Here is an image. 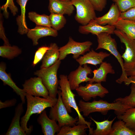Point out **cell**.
Listing matches in <instances>:
<instances>
[{
	"label": "cell",
	"mask_w": 135,
	"mask_h": 135,
	"mask_svg": "<svg viewBox=\"0 0 135 135\" xmlns=\"http://www.w3.org/2000/svg\"><path fill=\"white\" fill-rule=\"evenodd\" d=\"M26 98L27 101V109L25 114L21 119V126L27 135L30 134L32 130V126L28 128L27 123L30 117L33 114H40L48 107L51 108L56 103L58 98L49 96L47 98H42L40 97L33 96L26 93Z\"/></svg>",
	"instance_id": "6da1fadb"
},
{
	"label": "cell",
	"mask_w": 135,
	"mask_h": 135,
	"mask_svg": "<svg viewBox=\"0 0 135 135\" xmlns=\"http://www.w3.org/2000/svg\"><path fill=\"white\" fill-rule=\"evenodd\" d=\"M79 110L85 116H88L90 113L95 112L106 114L109 110H113L117 115L122 114L126 110L129 108L127 106L119 102L110 103L102 100H94L92 102H85L82 100H79Z\"/></svg>",
	"instance_id": "7a4b0ae2"
},
{
	"label": "cell",
	"mask_w": 135,
	"mask_h": 135,
	"mask_svg": "<svg viewBox=\"0 0 135 135\" xmlns=\"http://www.w3.org/2000/svg\"><path fill=\"white\" fill-rule=\"evenodd\" d=\"M59 84L61 91V98L68 112H72V108H74L78 114V120L77 124H86L89 129V135H92L93 130L91 127V123L86 121L79 111L75 96L76 95L72 92L67 76L61 74L60 76Z\"/></svg>",
	"instance_id": "3957f363"
},
{
	"label": "cell",
	"mask_w": 135,
	"mask_h": 135,
	"mask_svg": "<svg viewBox=\"0 0 135 135\" xmlns=\"http://www.w3.org/2000/svg\"><path fill=\"white\" fill-rule=\"evenodd\" d=\"M61 62V60H58L51 66L40 68L34 73L35 75L41 78L48 91L49 96L54 98H56L58 93L59 80L58 78L57 72Z\"/></svg>",
	"instance_id": "277c9868"
},
{
	"label": "cell",
	"mask_w": 135,
	"mask_h": 135,
	"mask_svg": "<svg viewBox=\"0 0 135 135\" xmlns=\"http://www.w3.org/2000/svg\"><path fill=\"white\" fill-rule=\"evenodd\" d=\"M96 36L98 44L96 50L103 49L107 50L116 58L121 67L122 73L120 77L116 80L121 84L128 78L123 67L124 61L122 56L118 50L117 43L110 34L106 32H102Z\"/></svg>",
	"instance_id": "5b68a950"
},
{
	"label": "cell",
	"mask_w": 135,
	"mask_h": 135,
	"mask_svg": "<svg viewBox=\"0 0 135 135\" xmlns=\"http://www.w3.org/2000/svg\"><path fill=\"white\" fill-rule=\"evenodd\" d=\"M58 94L57 102L54 106L51 108L49 115V118L57 121L60 128L64 126H73L75 125L78 120V116L74 118L69 114L62 101L60 90L58 91Z\"/></svg>",
	"instance_id": "8992f818"
},
{
	"label": "cell",
	"mask_w": 135,
	"mask_h": 135,
	"mask_svg": "<svg viewBox=\"0 0 135 135\" xmlns=\"http://www.w3.org/2000/svg\"><path fill=\"white\" fill-rule=\"evenodd\" d=\"M114 34L120 39L126 47L124 52L121 56L124 60L123 67L126 71L135 68V40L123 32L115 30Z\"/></svg>",
	"instance_id": "52a82bcc"
},
{
	"label": "cell",
	"mask_w": 135,
	"mask_h": 135,
	"mask_svg": "<svg viewBox=\"0 0 135 135\" xmlns=\"http://www.w3.org/2000/svg\"><path fill=\"white\" fill-rule=\"evenodd\" d=\"M92 44V42L89 41L82 42H77L71 37H70L67 43L59 48L60 54L58 60H62L67 55L72 54L73 58L76 60L80 56L84 55L86 52L90 51Z\"/></svg>",
	"instance_id": "ba28073f"
},
{
	"label": "cell",
	"mask_w": 135,
	"mask_h": 135,
	"mask_svg": "<svg viewBox=\"0 0 135 135\" xmlns=\"http://www.w3.org/2000/svg\"><path fill=\"white\" fill-rule=\"evenodd\" d=\"M76 8L75 20L82 25L87 24L96 17L95 10L89 0H71Z\"/></svg>",
	"instance_id": "9c48e42d"
},
{
	"label": "cell",
	"mask_w": 135,
	"mask_h": 135,
	"mask_svg": "<svg viewBox=\"0 0 135 135\" xmlns=\"http://www.w3.org/2000/svg\"><path fill=\"white\" fill-rule=\"evenodd\" d=\"M78 94L85 101L90 100L97 96L102 98L108 93V90L101 83H89L85 86H79L76 89Z\"/></svg>",
	"instance_id": "30bf717a"
},
{
	"label": "cell",
	"mask_w": 135,
	"mask_h": 135,
	"mask_svg": "<svg viewBox=\"0 0 135 135\" xmlns=\"http://www.w3.org/2000/svg\"><path fill=\"white\" fill-rule=\"evenodd\" d=\"M22 86L26 93L32 96L45 98L49 96L48 91L40 77L31 78L26 80Z\"/></svg>",
	"instance_id": "8fae6325"
},
{
	"label": "cell",
	"mask_w": 135,
	"mask_h": 135,
	"mask_svg": "<svg viewBox=\"0 0 135 135\" xmlns=\"http://www.w3.org/2000/svg\"><path fill=\"white\" fill-rule=\"evenodd\" d=\"M92 72L90 67L86 64L83 66L80 65L76 70L71 72L68 78L71 90H76L82 82L90 81L91 78L88 77V75Z\"/></svg>",
	"instance_id": "7c38bea8"
},
{
	"label": "cell",
	"mask_w": 135,
	"mask_h": 135,
	"mask_svg": "<svg viewBox=\"0 0 135 135\" xmlns=\"http://www.w3.org/2000/svg\"><path fill=\"white\" fill-rule=\"evenodd\" d=\"M58 34L57 31L51 27L36 25L34 28L29 29L27 35L31 39L34 46L38 44V40L42 37L48 36L56 37Z\"/></svg>",
	"instance_id": "4fadbf2b"
},
{
	"label": "cell",
	"mask_w": 135,
	"mask_h": 135,
	"mask_svg": "<svg viewBox=\"0 0 135 135\" xmlns=\"http://www.w3.org/2000/svg\"><path fill=\"white\" fill-rule=\"evenodd\" d=\"M116 29L114 26L100 25L93 19L86 25L80 26L78 31L82 34H87L90 33L97 35L102 32H106L110 34H113Z\"/></svg>",
	"instance_id": "5bb4252c"
},
{
	"label": "cell",
	"mask_w": 135,
	"mask_h": 135,
	"mask_svg": "<svg viewBox=\"0 0 135 135\" xmlns=\"http://www.w3.org/2000/svg\"><path fill=\"white\" fill-rule=\"evenodd\" d=\"M37 121L41 126L42 132L44 135H54L60 130L61 128L56 121L49 118L45 110L40 114Z\"/></svg>",
	"instance_id": "9a60e30c"
},
{
	"label": "cell",
	"mask_w": 135,
	"mask_h": 135,
	"mask_svg": "<svg viewBox=\"0 0 135 135\" xmlns=\"http://www.w3.org/2000/svg\"><path fill=\"white\" fill-rule=\"evenodd\" d=\"M48 9L51 13L70 16L72 14L74 8L71 0H49Z\"/></svg>",
	"instance_id": "2e32d148"
},
{
	"label": "cell",
	"mask_w": 135,
	"mask_h": 135,
	"mask_svg": "<svg viewBox=\"0 0 135 135\" xmlns=\"http://www.w3.org/2000/svg\"><path fill=\"white\" fill-rule=\"evenodd\" d=\"M121 12L116 4L113 3L108 12L102 16L96 17L94 20L97 23L102 26H114L120 20Z\"/></svg>",
	"instance_id": "e0dca14e"
},
{
	"label": "cell",
	"mask_w": 135,
	"mask_h": 135,
	"mask_svg": "<svg viewBox=\"0 0 135 135\" xmlns=\"http://www.w3.org/2000/svg\"><path fill=\"white\" fill-rule=\"evenodd\" d=\"M110 55V54L106 52H97L92 49L76 59V60L80 66L87 64L96 66L101 64L106 58Z\"/></svg>",
	"instance_id": "ac0fdd59"
},
{
	"label": "cell",
	"mask_w": 135,
	"mask_h": 135,
	"mask_svg": "<svg viewBox=\"0 0 135 135\" xmlns=\"http://www.w3.org/2000/svg\"><path fill=\"white\" fill-rule=\"evenodd\" d=\"M23 104H18L16 108L14 116L6 135H26L20 123V117L24 112Z\"/></svg>",
	"instance_id": "d6986e66"
},
{
	"label": "cell",
	"mask_w": 135,
	"mask_h": 135,
	"mask_svg": "<svg viewBox=\"0 0 135 135\" xmlns=\"http://www.w3.org/2000/svg\"><path fill=\"white\" fill-rule=\"evenodd\" d=\"M5 64L1 62L0 64V79L5 85H7L11 87L18 95L20 96L23 104L25 102L26 93L24 90L18 88L10 76L6 71Z\"/></svg>",
	"instance_id": "ffe728a7"
},
{
	"label": "cell",
	"mask_w": 135,
	"mask_h": 135,
	"mask_svg": "<svg viewBox=\"0 0 135 135\" xmlns=\"http://www.w3.org/2000/svg\"><path fill=\"white\" fill-rule=\"evenodd\" d=\"M92 72L94 76L88 82L89 83L106 82L108 74H115V71L111 64L106 62H102L99 68L94 70Z\"/></svg>",
	"instance_id": "44dd1931"
},
{
	"label": "cell",
	"mask_w": 135,
	"mask_h": 135,
	"mask_svg": "<svg viewBox=\"0 0 135 135\" xmlns=\"http://www.w3.org/2000/svg\"><path fill=\"white\" fill-rule=\"evenodd\" d=\"M49 48L45 54L42 60L40 68L49 67L58 60L59 56V48L56 43H51Z\"/></svg>",
	"instance_id": "7402d4cb"
},
{
	"label": "cell",
	"mask_w": 135,
	"mask_h": 135,
	"mask_svg": "<svg viewBox=\"0 0 135 135\" xmlns=\"http://www.w3.org/2000/svg\"><path fill=\"white\" fill-rule=\"evenodd\" d=\"M28 0H16V2L20 6L21 10L20 15L18 16L16 18L18 26V32L21 35L26 34L29 30L26 24L25 16L26 7Z\"/></svg>",
	"instance_id": "603a6c76"
},
{
	"label": "cell",
	"mask_w": 135,
	"mask_h": 135,
	"mask_svg": "<svg viewBox=\"0 0 135 135\" xmlns=\"http://www.w3.org/2000/svg\"><path fill=\"white\" fill-rule=\"evenodd\" d=\"M114 26L135 40V20L120 19Z\"/></svg>",
	"instance_id": "cb8c5ba5"
},
{
	"label": "cell",
	"mask_w": 135,
	"mask_h": 135,
	"mask_svg": "<svg viewBox=\"0 0 135 135\" xmlns=\"http://www.w3.org/2000/svg\"><path fill=\"white\" fill-rule=\"evenodd\" d=\"M90 118L96 126V128L93 130L92 135H110L112 130V124L116 117L110 121L106 120L102 122L96 121L91 117Z\"/></svg>",
	"instance_id": "d4e9b609"
},
{
	"label": "cell",
	"mask_w": 135,
	"mask_h": 135,
	"mask_svg": "<svg viewBox=\"0 0 135 135\" xmlns=\"http://www.w3.org/2000/svg\"><path fill=\"white\" fill-rule=\"evenodd\" d=\"M88 128L86 124H77L73 126H64L61 128L57 135H86V129Z\"/></svg>",
	"instance_id": "484cf974"
},
{
	"label": "cell",
	"mask_w": 135,
	"mask_h": 135,
	"mask_svg": "<svg viewBox=\"0 0 135 135\" xmlns=\"http://www.w3.org/2000/svg\"><path fill=\"white\" fill-rule=\"evenodd\" d=\"M110 135H135V131L128 128L123 120H119L113 124Z\"/></svg>",
	"instance_id": "4316f807"
},
{
	"label": "cell",
	"mask_w": 135,
	"mask_h": 135,
	"mask_svg": "<svg viewBox=\"0 0 135 135\" xmlns=\"http://www.w3.org/2000/svg\"><path fill=\"white\" fill-rule=\"evenodd\" d=\"M117 117L119 120H123L128 128L135 131V107L127 109Z\"/></svg>",
	"instance_id": "83f0119b"
},
{
	"label": "cell",
	"mask_w": 135,
	"mask_h": 135,
	"mask_svg": "<svg viewBox=\"0 0 135 135\" xmlns=\"http://www.w3.org/2000/svg\"><path fill=\"white\" fill-rule=\"evenodd\" d=\"M21 49L16 46L4 45L0 47V56L8 59H12L22 53Z\"/></svg>",
	"instance_id": "f1b7e54d"
},
{
	"label": "cell",
	"mask_w": 135,
	"mask_h": 135,
	"mask_svg": "<svg viewBox=\"0 0 135 135\" xmlns=\"http://www.w3.org/2000/svg\"><path fill=\"white\" fill-rule=\"evenodd\" d=\"M28 17L36 25L51 27L49 16L40 14L36 12H32L28 13Z\"/></svg>",
	"instance_id": "f546056e"
},
{
	"label": "cell",
	"mask_w": 135,
	"mask_h": 135,
	"mask_svg": "<svg viewBox=\"0 0 135 135\" xmlns=\"http://www.w3.org/2000/svg\"><path fill=\"white\" fill-rule=\"evenodd\" d=\"M51 27L57 31L63 28L66 23L63 15L51 13L49 16Z\"/></svg>",
	"instance_id": "4dcf8cb0"
},
{
	"label": "cell",
	"mask_w": 135,
	"mask_h": 135,
	"mask_svg": "<svg viewBox=\"0 0 135 135\" xmlns=\"http://www.w3.org/2000/svg\"><path fill=\"white\" fill-rule=\"evenodd\" d=\"M131 92L128 96L124 98H116L114 102H119L130 108L135 107V86L132 84L130 87Z\"/></svg>",
	"instance_id": "1f68e13d"
},
{
	"label": "cell",
	"mask_w": 135,
	"mask_h": 135,
	"mask_svg": "<svg viewBox=\"0 0 135 135\" xmlns=\"http://www.w3.org/2000/svg\"><path fill=\"white\" fill-rule=\"evenodd\" d=\"M122 12L135 6V0H112Z\"/></svg>",
	"instance_id": "d6a6232c"
},
{
	"label": "cell",
	"mask_w": 135,
	"mask_h": 135,
	"mask_svg": "<svg viewBox=\"0 0 135 135\" xmlns=\"http://www.w3.org/2000/svg\"><path fill=\"white\" fill-rule=\"evenodd\" d=\"M8 8L14 16L18 12V8L15 5L14 0H6V3L1 7V9L3 11L4 15L6 18L8 17L9 14L7 10Z\"/></svg>",
	"instance_id": "836d02e7"
},
{
	"label": "cell",
	"mask_w": 135,
	"mask_h": 135,
	"mask_svg": "<svg viewBox=\"0 0 135 135\" xmlns=\"http://www.w3.org/2000/svg\"><path fill=\"white\" fill-rule=\"evenodd\" d=\"M49 48V46H43L40 47L36 52L32 65L35 66L42 59L45 54Z\"/></svg>",
	"instance_id": "e575fe53"
},
{
	"label": "cell",
	"mask_w": 135,
	"mask_h": 135,
	"mask_svg": "<svg viewBox=\"0 0 135 135\" xmlns=\"http://www.w3.org/2000/svg\"><path fill=\"white\" fill-rule=\"evenodd\" d=\"M121 19L135 20V6L125 12H121L120 20Z\"/></svg>",
	"instance_id": "d590c367"
},
{
	"label": "cell",
	"mask_w": 135,
	"mask_h": 135,
	"mask_svg": "<svg viewBox=\"0 0 135 135\" xmlns=\"http://www.w3.org/2000/svg\"><path fill=\"white\" fill-rule=\"evenodd\" d=\"M93 6L95 10L102 11L105 8L107 3L106 0H89Z\"/></svg>",
	"instance_id": "8d00e7d4"
},
{
	"label": "cell",
	"mask_w": 135,
	"mask_h": 135,
	"mask_svg": "<svg viewBox=\"0 0 135 135\" xmlns=\"http://www.w3.org/2000/svg\"><path fill=\"white\" fill-rule=\"evenodd\" d=\"M0 37L4 41V45H10L8 39L5 35L2 20V15L1 13L0 21Z\"/></svg>",
	"instance_id": "74e56055"
},
{
	"label": "cell",
	"mask_w": 135,
	"mask_h": 135,
	"mask_svg": "<svg viewBox=\"0 0 135 135\" xmlns=\"http://www.w3.org/2000/svg\"><path fill=\"white\" fill-rule=\"evenodd\" d=\"M16 102V100L15 98L7 100L3 102L0 100V108L14 106L15 105Z\"/></svg>",
	"instance_id": "f35d334b"
},
{
	"label": "cell",
	"mask_w": 135,
	"mask_h": 135,
	"mask_svg": "<svg viewBox=\"0 0 135 135\" xmlns=\"http://www.w3.org/2000/svg\"><path fill=\"white\" fill-rule=\"evenodd\" d=\"M124 82L126 85L127 86L130 84H132L135 86V76H129Z\"/></svg>",
	"instance_id": "ab89813d"
},
{
	"label": "cell",
	"mask_w": 135,
	"mask_h": 135,
	"mask_svg": "<svg viewBox=\"0 0 135 135\" xmlns=\"http://www.w3.org/2000/svg\"><path fill=\"white\" fill-rule=\"evenodd\" d=\"M127 76H135V68L126 71Z\"/></svg>",
	"instance_id": "60d3db41"
},
{
	"label": "cell",
	"mask_w": 135,
	"mask_h": 135,
	"mask_svg": "<svg viewBox=\"0 0 135 135\" xmlns=\"http://www.w3.org/2000/svg\"></svg>",
	"instance_id": "b9f144b4"
}]
</instances>
